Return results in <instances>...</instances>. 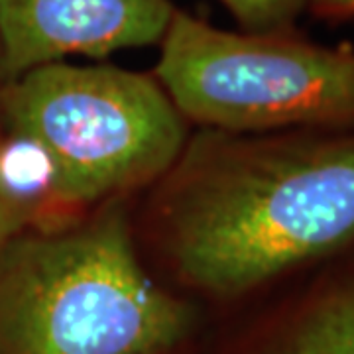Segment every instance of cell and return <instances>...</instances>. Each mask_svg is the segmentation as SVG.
<instances>
[{"label": "cell", "mask_w": 354, "mask_h": 354, "mask_svg": "<svg viewBox=\"0 0 354 354\" xmlns=\"http://www.w3.org/2000/svg\"><path fill=\"white\" fill-rule=\"evenodd\" d=\"M309 8L323 18H351L354 0H309Z\"/></svg>", "instance_id": "obj_9"}, {"label": "cell", "mask_w": 354, "mask_h": 354, "mask_svg": "<svg viewBox=\"0 0 354 354\" xmlns=\"http://www.w3.org/2000/svg\"><path fill=\"white\" fill-rule=\"evenodd\" d=\"M248 34H288L309 0H221Z\"/></svg>", "instance_id": "obj_7"}, {"label": "cell", "mask_w": 354, "mask_h": 354, "mask_svg": "<svg viewBox=\"0 0 354 354\" xmlns=\"http://www.w3.org/2000/svg\"><path fill=\"white\" fill-rule=\"evenodd\" d=\"M174 10L169 0H0V69L16 79L71 53L150 46Z\"/></svg>", "instance_id": "obj_5"}, {"label": "cell", "mask_w": 354, "mask_h": 354, "mask_svg": "<svg viewBox=\"0 0 354 354\" xmlns=\"http://www.w3.org/2000/svg\"><path fill=\"white\" fill-rule=\"evenodd\" d=\"M189 325L142 270L120 211L2 254L0 354H162Z\"/></svg>", "instance_id": "obj_2"}, {"label": "cell", "mask_w": 354, "mask_h": 354, "mask_svg": "<svg viewBox=\"0 0 354 354\" xmlns=\"http://www.w3.org/2000/svg\"><path fill=\"white\" fill-rule=\"evenodd\" d=\"M18 138L46 162L55 201L88 205L164 174L183 144V114L160 81L111 65H39L2 95Z\"/></svg>", "instance_id": "obj_3"}, {"label": "cell", "mask_w": 354, "mask_h": 354, "mask_svg": "<svg viewBox=\"0 0 354 354\" xmlns=\"http://www.w3.org/2000/svg\"><path fill=\"white\" fill-rule=\"evenodd\" d=\"M156 75L179 113L230 132L354 124V50L227 32L174 10Z\"/></svg>", "instance_id": "obj_4"}, {"label": "cell", "mask_w": 354, "mask_h": 354, "mask_svg": "<svg viewBox=\"0 0 354 354\" xmlns=\"http://www.w3.org/2000/svg\"><path fill=\"white\" fill-rule=\"evenodd\" d=\"M272 354H354V278L333 281L305 301Z\"/></svg>", "instance_id": "obj_6"}, {"label": "cell", "mask_w": 354, "mask_h": 354, "mask_svg": "<svg viewBox=\"0 0 354 354\" xmlns=\"http://www.w3.org/2000/svg\"><path fill=\"white\" fill-rule=\"evenodd\" d=\"M28 215H30V207L18 197V193L6 179L2 167V150H0V252L4 250V244H10L14 234L26 223Z\"/></svg>", "instance_id": "obj_8"}, {"label": "cell", "mask_w": 354, "mask_h": 354, "mask_svg": "<svg viewBox=\"0 0 354 354\" xmlns=\"http://www.w3.org/2000/svg\"><path fill=\"white\" fill-rule=\"evenodd\" d=\"M221 150L169 207V248L195 286L248 291L354 239V136Z\"/></svg>", "instance_id": "obj_1"}]
</instances>
